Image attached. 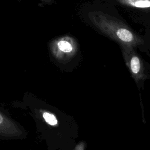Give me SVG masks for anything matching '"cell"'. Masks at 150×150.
<instances>
[{"label":"cell","instance_id":"cell-1","mask_svg":"<svg viewBox=\"0 0 150 150\" xmlns=\"http://www.w3.org/2000/svg\"><path fill=\"white\" fill-rule=\"evenodd\" d=\"M116 34L120 40L125 42H131L134 39L132 33L125 28H120L117 31Z\"/></svg>","mask_w":150,"mask_h":150},{"label":"cell","instance_id":"cell-2","mask_svg":"<svg viewBox=\"0 0 150 150\" xmlns=\"http://www.w3.org/2000/svg\"><path fill=\"white\" fill-rule=\"evenodd\" d=\"M43 117L45 121L50 125H56L57 124V120L54 115L48 112H45L43 114Z\"/></svg>","mask_w":150,"mask_h":150},{"label":"cell","instance_id":"cell-3","mask_svg":"<svg viewBox=\"0 0 150 150\" xmlns=\"http://www.w3.org/2000/svg\"><path fill=\"white\" fill-rule=\"evenodd\" d=\"M128 3L138 8L150 7V0H128Z\"/></svg>","mask_w":150,"mask_h":150},{"label":"cell","instance_id":"cell-4","mask_svg":"<svg viewBox=\"0 0 150 150\" xmlns=\"http://www.w3.org/2000/svg\"><path fill=\"white\" fill-rule=\"evenodd\" d=\"M131 68L134 73H137L140 69V62L139 59L134 56L131 60Z\"/></svg>","mask_w":150,"mask_h":150},{"label":"cell","instance_id":"cell-5","mask_svg":"<svg viewBox=\"0 0 150 150\" xmlns=\"http://www.w3.org/2000/svg\"><path fill=\"white\" fill-rule=\"evenodd\" d=\"M59 49L64 52H70L72 50L71 45L67 41H60L58 43Z\"/></svg>","mask_w":150,"mask_h":150}]
</instances>
